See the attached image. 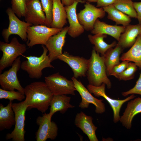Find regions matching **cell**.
<instances>
[{
    "label": "cell",
    "mask_w": 141,
    "mask_h": 141,
    "mask_svg": "<svg viewBox=\"0 0 141 141\" xmlns=\"http://www.w3.org/2000/svg\"><path fill=\"white\" fill-rule=\"evenodd\" d=\"M105 84L103 83L99 86H95L88 84L87 89L91 93H93L96 97H103L109 103L113 112V121L116 123L120 121L119 113L122 105L125 102L134 99L135 96L134 94L123 100H117L112 99L108 96L105 93Z\"/></svg>",
    "instance_id": "obj_12"
},
{
    "label": "cell",
    "mask_w": 141,
    "mask_h": 141,
    "mask_svg": "<svg viewBox=\"0 0 141 141\" xmlns=\"http://www.w3.org/2000/svg\"><path fill=\"white\" fill-rule=\"evenodd\" d=\"M68 29V26L63 28L57 34L51 36L46 42L45 45L48 50V55L51 62L58 59L63 54L62 48Z\"/></svg>",
    "instance_id": "obj_15"
},
{
    "label": "cell",
    "mask_w": 141,
    "mask_h": 141,
    "mask_svg": "<svg viewBox=\"0 0 141 141\" xmlns=\"http://www.w3.org/2000/svg\"><path fill=\"white\" fill-rule=\"evenodd\" d=\"M31 0H26L27 2L30 1Z\"/></svg>",
    "instance_id": "obj_40"
},
{
    "label": "cell",
    "mask_w": 141,
    "mask_h": 141,
    "mask_svg": "<svg viewBox=\"0 0 141 141\" xmlns=\"http://www.w3.org/2000/svg\"><path fill=\"white\" fill-rule=\"evenodd\" d=\"M123 49L117 44L114 48H111L108 50L103 56L108 76L110 75L112 68L120 63V55Z\"/></svg>",
    "instance_id": "obj_26"
},
{
    "label": "cell",
    "mask_w": 141,
    "mask_h": 141,
    "mask_svg": "<svg viewBox=\"0 0 141 141\" xmlns=\"http://www.w3.org/2000/svg\"><path fill=\"white\" fill-rule=\"evenodd\" d=\"M133 5L137 13L139 24L141 25V2H133Z\"/></svg>",
    "instance_id": "obj_36"
},
{
    "label": "cell",
    "mask_w": 141,
    "mask_h": 141,
    "mask_svg": "<svg viewBox=\"0 0 141 141\" xmlns=\"http://www.w3.org/2000/svg\"><path fill=\"white\" fill-rule=\"evenodd\" d=\"M24 88L27 109L35 108L42 113H45L54 96L45 83L33 82Z\"/></svg>",
    "instance_id": "obj_1"
},
{
    "label": "cell",
    "mask_w": 141,
    "mask_h": 141,
    "mask_svg": "<svg viewBox=\"0 0 141 141\" xmlns=\"http://www.w3.org/2000/svg\"><path fill=\"white\" fill-rule=\"evenodd\" d=\"M141 72L138 79L134 86L129 90L122 93V95L124 97L130 94H137L141 95Z\"/></svg>",
    "instance_id": "obj_35"
},
{
    "label": "cell",
    "mask_w": 141,
    "mask_h": 141,
    "mask_svg": "<svg viewBox=\"0 0 141 141\" xmlns=\"http://www.w3.org/2000/svg\"><path fill=\"white\" fill-rule=\"evenodd\" d=\"M129 62L128 61H122L121 62L114 66L111 70L110 75L113 76L116 78L126 68Z\"/></svg>",
    "instance_id": "obj_34"
},
{
    "label": "cell",
    "mask_w": 141,
    "mask_h": 141,
    "mask_svg": "<svg viewBox=\"0 0 141 141\" xmlns=\"http://www.w3.org/2000/svg\"><path fill=\"white\" fill-rule=\"evenodd\" d=\"M62 29L43 25L30 26L27 30V45L29 48L37 44L45 45L51 36L57 34Z\"/></svg>",
    "instance_id": "obj_7"
},
{
    "label": "cell",
    "mask_w": 141,
    "mask_h": 141,
    "mask_svg": "<svg viewBox=\"0 0 141 141\" xmlns=\"http://www.w3.org/2000/svg\"><path fill=\"white\" fill-rule=\"evenodd\" d=\"M27 3L26 0H11V8L15 14L19 17H24Z\"/></svg>",
    "instance_id": "obj_33"
},
{
    "label": "cell",
    "mask_w": 141,
    "mask_h": 141,
    "mask_svg": "<svg viewBox=\"0 0 141 141\" xmlns=\"http://www.w3.org/2000/svg\"><path fill=\"white\" fill-rule=\"evenodd\" d=\"M141 34V25L129 24L126 27L124 32L120 36L117 44L123 49L131 47Z\"/></svg>",
    "instance_id": "obj_21"
},
{
    "label": "cell",
    "mask_w": 141,
    "mask_h": 141,
    "mask_svg": "<svg viewBox=\"0 0 141 141\" xmlns=\"http://www.w3.org/2000/svg\"><path fill=\"white\" fill-rule=\"evenodd\" d=\"M45 82L54 95H75L76 91L72 80H68L59 73L44 77Z\"/></svg>",
    "instance_id": "obj_8"
},
{
    "label": "cell",
    "mask_w": 141,
    "mask_h": 141,
    "mask_svg": "<svg viewBox=\"0 0 141 141\" xmlns=\"http://www.w3.org/2000/svg\"><path fill=\"white\" fill-rule=\"evenodd\" d=\"M70 99L71 97L66 95H54L50 103L49 114L52 116L57 111L64 114L68 109L74 108L70 103Z\"/></svg>",
    "instance_id": "obj_23"
},
{
    "label": "cell",
    "mask_w": 141,
    "mask_h": 141,
    "mask_svg": "<svg viewBox=\"0 0 141 141\" xmlns=\"http://www.w3.org/2000/svg\"><path fill=\"white\" fill-rule=\"evenodd\" d=\"M58 59L67 63L71 68L73 77L75 78L86 75L89 60L79 56H74L65 51Z\"/></svg>",
    "instance_id": "obj_14"
},
{
    "label": "cell",
    "mask_w": 141,
    "mask_h": 141,
    "mask_svg": "<svg viewBox=\"0 0 141 141\" xmlns=\"http://www.w3.org/2000/svg\"><path fill=\"white\" fill-rule=\"evenodd\" d=\"M26 46L20 43L17 38H13L10 43L0 42V50L3 53L0 60V73L5 68L11 66L19 56L26 52Z\"/></svg>",
    "instance_id": "obj_4"
},
{
    "label": "cell",
    "mask_w": 141,
    "mask_h": 141,
    "mask_svg": "<svg viewBox=\"0 0 141 141\" xmlns=\"http://www.w3.org/2000/svg\"><path fill=\"white\" fill-rule=\"evenodd\" d=\"M137 66L134 62H129L127 67L116 78L119 80L127 81L133 79L137 70Z\"/></svg>",
    "instance_id": "obj_32"
},
{
    "label": "cell",
    "mask_w": 141,
    "mask_h": 141,
    "mask_svg": "<svg viewBox=\"0 0 141 141\" xmlns=\"http://www.w3.org/2000/svg\"><path fill=\"white\" fill-rule=\"evenodd\" d=\"M46 19V26L51 27L52 21L53 0H40Z\"/></svg>",
    "instance_id": "obj_30"
},
{
    "label": "cell",
    "mask_w": 141,
    "mask_h": 141,
    "mask_svg": "<svg viewBox=\"0 0 141 141\" xmlns=\"http://www.w3.org/2000/svg\"><path fill=\"white\" fill-rule=\"evenodd\" d=\"M12 102L9 101L5 107L0 104V130H9L15 125V115L12 106Z\"/></svg>",
    "instance_id": "obj_24"
},
{
    "label": "cell",
    "mask_w": 141,
    "mask_h": 141,
    "mask_svg": "<svg viewBox=\"0 0 141 141\" xmlns=\"http://www.w3.org/2000/svg\"><path fill=\"white\" fill-rule=\"evenodd\" d=\"M116 0H98L96 7H103L113 4Z\"/></svg>",
    "instance_id": "obj_37"
},
{
    "label": "cell",
    "mask_w": 141,
    "mask_h": 141,
    "mask_svg": "<svg viewBox=\"0 0 141 141\" xmlns=\"http://www.w3.org/2000/svg\"></svg>",
    "instance_id": "obj_41"
},
{
    "label": "cell",
    "mask_w": 141,
    "mask_h": 141,
    "mask_svg": "<svg viewBox=\"0 0 141 141\" xmlns=\"http://www.w3.org/2000/svg\"><path fill=\"white\" fill-rule=\"evenodd\" d=\"M121 61L133 62L140 69L141 68V34L138 37L136 41L130 49L122 54Z\"/></svg>",
    "instance_id": "obj_25"
},
{
    "label": "cell",
    "mask_w": 141,
    "mask_h": 141,
    "mask_svg": "<svg viewBox=\"0 0 141 141\" xmlns=\"http://www.w3.org/2000/svg\"><path fill=\"white\" fill-rule=\"evenodd\" d=\"M82 0H76V1L79 2H80ZM86 1H87V2H88L90 3V2H97L98 0H85Z\"/></svg>",
    "instance_id": "obj_39"
},
{
    "label": "cell",
    "mask_w": 141,
    "mask_h": 141,
    "mask_svg": "<svg viewBox=\"0 0 141 141\" xmlns=\"http://www.w3.org/2000/svg\"><path fill=\"white\" fill-rule=\"evenodd\" d=\"M21 57H19L9 69L0 74V85L2 89L9 91L16 89L24 94V88L21 85L17 76V72L21 68Z\"/></svg>",
    "instance_id": "obj_9"
},
{
    "label": "cell",
    "mask_w": 141,
    "mask_h": 141,
    "mask_svg": "<svg viewBox=\"0 0 141 141\" xmlns=\"http://www.w3.org/2000/svg\"><path fill=\"white\" fill-rule=\"evenodd\" d=\"M61 0H53L52 21L51 27L62 29L67 23V14Z\"/></svg>",
    "instance_id": "obj_22"
},
{
    "label": "cell",
    "mask_w": 141,
    "mask_h": 141,
    "mask_svg": "<svg viewBox=\"0 0 141 141\" xmlns=\"http://www.w3.org/2000/svg\"><path fill=\"white\" fill-rule=\"evenodd\" d=\"M63 4L65 6H68L72 4L76 0H61Z\"/></svg>",
    "instance_id": "obj_38"
},
{
    "label": "cell",
    "mask_w": 141,
    "mask_h": 141,
    "mask_svg": "<svg viewBox=\"0 0 141 141\" xmlns=\"http://www.w3.org/2000/svg\"><path fill=\"white\" fill-rule=\"evenodd\" d=\"M92 120V117L88 116L81 111L76 114L74 124L87 136L90 141H98L96 134L97 127L93 124Z\"/></svg>",
    "instance_id": "obj_17"
},
{
    "label": "cell",
    "mask_w": 141,
    "mask_h": 141,
    "mask_svg": "<svg viewBox=\"0 0 141 141\" xmlns=\"http://www.w3.org/2000/svg\"><path fill=\"white\" fill-rule=\"evenodd\" d=\"M6 12L8 16L9 24L8 28L3 29L2 33L5 42H9V37L12 34L17 35L23 41H27V28L33 25L20 20L11 8H8Z\"/></svg>",
    "instance_id": "obj_5"
},
{
    "label": "cell",
    "mask_w": 141,
    "mask_h": 141,
    "mask_svg": "<svg viewBox=\"0 0 141 141\" xmlns=\"http://www.w3.org/2000/svg\"><path fill=\"white\" fill-rule=\"evenodd\" d=\"M74 86L80 95L81 100L79 107L82 109L87 108L90 104L94 105L95 107V112L98 114H101L105 112V108L103 99H98L93 97L87 89H86L81 81L78 80L74 77L72 78Z\"/></svg>",
    "instance_id": "obj_13"
},
{
    "label": "cell",
    "mask_w": 141,
    "mask_h": 141,
    "mask_svg": "<svg viewBox=\"0 0 141 141\" xmlns=\"http://www.w3.org/2000/svg\"><path fill=\"white\" fill-rule=\"evenodd\" d=\"M25 95L18 91H9L0 88V99H8L9 101L14 100L21 102L25 99Z\"/></svg>",
    "instance_id": "obj_31"
},
{
    "label": "cell",
    "mask_w": 141,
    "mask_h": 141,
    "mask_svg": "<svg viewBox=\"0 0 141 141\" xmlns=\"http://www.w3.org/2000/svg\"><path fill=\"white\" fill-rule=\"evenodd\" d=\"M25 21L33 25H46V19L40 0L27 2L24 16Z\"/></svg>",
    "instance_id": "obj_16"
},
{
    "label": "cell",
    "mask_w": 141,
    "mask_h": 141,
    "mask_svg": "<svg viewBox=\"0 0 141 141\" xmlns=\"http://www.w3.org/2000/svg\"><path fill=\"white\" fill-rule=\"evenodd\" d=\"M43 51L39 57L30 56H26L22 55L27 60L21 64V68L26 72L30 78L39 79L42 75V70L46 68H54L51 63L48 55V50L44 45H42Z\"/></svg>",
    "instance_id": "obj_3"
},
{
    "label": "cell",
    "mask_w": 141,
    "mask_h": 141,
    "mask_svg": "<svg viewBox=\"0 0 141 141\" xmlns=\"http://www.w3.org/2000/svg\"><path fill=\"white\" fill-rule=\"evenodd\" d=\"M113 5L116 8L130 17L137 18V13L132 0H116Z\"/></svg>",
    "instance_id": "obj_29"
},
{
    "label": "cell",
    "mask_w": 141,
    "mask_h": 141,
    "mask_svg": "<svg viewBox=\"0 0 141 141\" xmlns=\"http://www.w3.org/2000/svg\"><path fill=\"white\" fill-rule=\"evenodd\" d=\"M79 2L75 1L71 5L64 6L69 24L67 33L73 38L79 37L85 30L78 21L76 13L77 7Z\"/></svg>",
    "instance_id": "obj_18"
},
{
    "label": "cell",
    "mask_w": 141,
    "mask_h": 141,
    "mask_svg": "<svg viewBox=\"0 0 141 141\" xmlns=\"http://www.w3.org/2000/svg\"><path fill=\"white\" fill-rule=\"evenodd\" d=\"M52 117L45 113L37 118L36 123L39 126L36 134L37 141H45L48 139L53 140L56 138L58 127L56 124L51 121Z\"/></svg>",
    "instance_id": "obj_11"
},
{
    "label": "cell",
    "mask_w": 141,
    "mask_h": 141,
    "mask_svg": "<svg viewBox=\"0 0 141 141\" xmlns=\"http://www.w3.org/2000/svg\"><path fill=\"white\" fill-rule=\"evenodd\" d=\"M107 37V35L101 33L88 35L90 42L94 45L93 48L96 52L100 53L101 56H103L108 50L115 46L117 44L115 41L110 44L107 43L104 40Z\"/></svg>",
    "instance_id": "obj_27"
},
{
    "label": "cell",
    "mask_w": 141,
    "mask_h": 141,
    "mask_svg": "<svg viewBox=\"0 0 141 141\" xmlns=\"http://www.w3.org/2000/svg\"><path fill=\"white\" fill-rule=\"evenodd\" d=\"M126 27L116 25H109L100 21L98 19L95 22L94 28L91 31L92 34H95L101 33L110 35L118 41L121 34L125 31Z\"/></svg>",
    "instance_id": "obj_20"
},
{
    "label": "cell",
    "mask_w": 141,
    "mask_h": 141,
    "mask_svg": "<svg viewBox=\"0 0 141 141\" xmlns=\"http://www.w3.org/2000/svg\"><path fill=\"white\" fill-rule=\"evenodd\" d=\"M84 8L77 14L78 21L85 30L91 31L93 28L95 21L105 15V12L102 7L98 8L87 2Z\"/></svg>",
    "instance_id": "obj_10"
},
{
    "label": "cell",
    "mask_w": 141,
    "mask_h": 141,
    "mask_svg": "<svg viewBox=\"0 0 141 141\" xmlns=\"http://www.w3.org/2000/svg\"><path fill=\"white\" fill-rule=\"evenodd\" d=\"M89 60L86 73L89 84L99 86L104 83L108 89H110L111 84L107 74L103 56H100L99 53L93 49Z\"/></svg>",
    "instance_id": "obj_2"
},
{
    "label": "cell",
    "mask_w": 141,
    "mask_h": 141,
    "mask_svg": "<svg viewBox=\"0 0 141 141\" xmlns=\"http://www.w3.org/2000/svg\"><path fill=\"white\" fill-rule=\"evenodd\" d=\"M102 8L108 13V18L115 22L116 25L121 24L126 27L130 24V17L116 8L113 4Z\"/></svg>",
    "instance_id": "obj_28"
},
{
    "label": "cell",
    "mask_w": 141,
    "mask_h": 141,
    "mask_svg": "<svg viewBox=\"0 0 141 141\" xmlns=\"http://www.w3.org/2000/svg\"><path fill=\"white\" fill-rule=\"evenodd\" d=\"M12 106L15 115V127L11 133L6 134V139L13 141H24L25 114L27 106L25 100L19 103H12Z\"/></svg>",
    "instance_id": "obj_6"
},
{
    "label": "cell",
    "mask_w": 141,
    "mask_h": 141,
    "mask_svg": "<svg viewBox=\"0 0 141 141\" xmlns=\"http://www.w3.org/2000/svg\"><path fill=\"white\" fill-rule=\"evenodd\" d=\"M141 113V98L138 97L128 102L123 115L120 117V121L123 126L127 129H130L134 117Z\"/></svg>",
    "instance_id": "obj_19"
}]
</instances>
